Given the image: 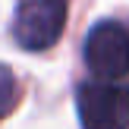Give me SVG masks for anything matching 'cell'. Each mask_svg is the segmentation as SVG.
<instances>
[{"instance_id": "3957f363", "label": "cell", "mask_w": 129, "mask_h": 129, "mask_svg": "<svg viewBox=\"0 0 129 129\" xmlns=\"http://www.w3.org/2000/svg\"><path fill=\"white\" fill-rule=\"evenodd\" d=\"M85 66L98 79H123L129 73V31L120 22H98L85 38Z\"/></svg>"}, {"instance_id": "6da1fadb", "label": "cell", "mask_w": 129, "mask_h": 129, "mask_svg": "<svg viewBox=\"0 0 129 129\" xmlns=\"http://www.w3.org/2000/svg\"><path fill=\"white\" fill-rule=\"evenodd\" d=\"M76 110L82 129H129V88L117 79L82 82Z\"/></svg>"}, {"instance_id": "7a4b0ae2", "label": "cell", "mask_w": 129, "mask_h": 129, "mask_svg": "<svg viewBox=\"0 0 129 129\" xmlns=\"http://www.w3.org/2000/svg\"><path fill=\"white\" fill-rule=\"evenodd\" d=\"M66 28V0H22L16 13V41L25 50H44L57 44Z\"/></svg>"}, {"instance_id": "277c9868", "label": "cell", "mask_w": 129, "mask_h": 129, "mask_svg": "<svg viewBox=\"0 0 129 129\" xmlns=\"http://www.w3.org/2000/svg\"><path fill=\"white\" fill-rule=\"evenodd\" d=\"M16 98H19V88H16V76L10 73L6 63H0V117L16 107Z\"/></svg>"}]
</instances>
